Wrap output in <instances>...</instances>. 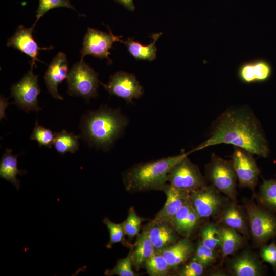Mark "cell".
I'll list each match as a JSON object with an SVG mask.
<instances>
[{
  "label": "cell",
  "instance_id": "22",
  "mask_svg": "<svg viewBox=\"0 0 276 276\" xmlns=\"http://www.w3.org/2000/svg\"><path fill=\"white\" fill-rule=\"evenodd\" d=\"M19 155H13L12 150L6 149L0 162V177L13 184L18 190L20 181L17 175H23L27 173L25 170H19L17 166V157Z\"/></svg>",
  "mask_w": 276,
  "mask_h": 276
},
{
  "label": "cell",
  "instance_id": "27",
  "mask_svg": "<svg viewBox=\"0 0 276 276\" xmlns=\"http://www.w3.org/2000/svg\"><path fill=\"white\" fill-rule=\"evenodd\" d=\"M201 240L210 249L216 250L220 247L221 228L214 223L204 226L200 232Z\"/></svg>",
  "mask_w": 276,
  "mask_h": 276
},
{
  "label": "cell",
  "instance_id": "34",
  "mask_svg": "<svg viewBox=\"0 0 276 276\" xmlns=\"http://www.w3.org/2000/svg\"><path fill=\"white\" fill-rule=\"evenodd\" d=\"M252 61L255 82H264L269 80L272 73L271 64L263 58H257Z\"/></svg>",
  "mask_w": 276,
  "mask_h": 276
},
{
  "label": "cell",
  "instance_id": "23",
  "mask_svg": "<svg viewBox=\"0 0 276 276\" xmlns=\"http://www.w3.org/2000/svg\"><path fill=\"white\" fill-rule=\"evenodd\" d=\"M161 34V33L153 34V41L148 45H143L130 38L126 41L121 40L120 42L126 45L129 53L135 59L152 61L156 58L157 49L155 42Z\"/></svg>",
  "mask_w": 276,
  "mask_h": 276
},
{
  "label": "cell",
  "instance_id": "19",
  "mask_svg": "<svg viewBox=\"0 0 276 276\" xmlns=\"http://www.w3.org/2000/svg\"><path fill=\"white\" fill-rule=\"evenodd\" d=\"M200 219L189 199L174 214L171 222L178 234L189 238Z\"/></svg>",
  "mask_w": 276,
  "mask_h": 276
},
{
  "label": "cell",
  "instance_id": "8",
  "mask_svg": "<svg viewBox=\"0 0 276 276\" xmlns=\"http://www.w3.org/2000/svg\"><path fill=\"white\" fill-rule=\"evenodd\" d=\"M29 70L21 80L11 87V95L15 103L21 109L28 113L30 111H38L41 108L38 105V96L40 93L38 76Z\"/></svg>",
  "mask_w": 276,
  "mask_h": 276
},
{
  "label": "cell",
  "instance_id": "32",
  "mask_svg": "<svg viewBox=\"0 0 276 276\" xmlns=\"http://www.w3.org/2000/svg\"><path fill=\"white\" fill-rule=\"evenodd\" d=\"M144 220L137 215L133 207L129 208L127 217L123 222L126 235L129 239H133L139 234L141 224Z\"/></svg>",
  "mask_w": 276,
  "mask_h": 276
},
{
  "label": "cell",
  "instance_id": "33",
  "mask_svg": "<svg viewBox=\"0 0 276 276\" xmlns=\"http://www.w3.org/2000/svg\"><path fill=\"white\" fill-rule=\"evenodd\" d=\"M132 261L130 252L124 258L119 259L112 269H107L104 274L107 276H135L137 274L132 269Z\"/></svg>",
  "mask_w": 276,
  "mask_h": 276
},
{
  "label": "cell",
  "instance_id": "39",
  "mask_svg": "<svg viewBox=\"0 0 276 276\" xmlns=\"http://www.w3.org/2000/svg\"><path fill=\"white\" fill-rule=\"evenodd\" d=\"M130 11H134V5L133 0H116Z\"/></svg>",
  "mask_w": 276,
  "mask_h": 276
},
{
  "label": "cell",
  "instance_id": "12",
  "mask_svg": "<svg viewBox=\"0 0 276 276\" xmlns=\"http://www.w3.org/2000/svg\"><path fill=\"white\" fill-rule=\"evenodd\" d=\"M101 84L111 95L122 98L128 102L139 98L143 94L142 86L132 74L119 71L112 75L107 84Z\"/></svg>",
  "mask_w": 276,
  "mask_h": 276
},
{
  "label": "cell",
  "instance_id": "21",
  "mask_svg": "<svg viewBox=\"0 0 276 276\" xmlns=\"http://www.w3.org/2000/svg\"><path fill=\"white\" fill-rule=\"evenodd\" d=\"M221 213V221L224 226L235 229L240 233L247 234L248 220L247 214L244 213L243 210L236 201H232L224 206Z\"/></svg>",
  "mask_w": 276,
  "mask_h": 276
},
{
  "label": "cell",
  "instance_id": "3",
  "mask_svg": "<svg viewBox=\"0 0 276 276\" xmlns=\"http://www.w3.org/2000/svg\"><path fill=\"white\" fill-rule=\"evenodd\" d=\"M190 153L137 164L124 175L126 190L129 192L161 190L166 184L170 169Z\"/></svg>",
  "mask_w": 276,
  "mask_h": 276
},
{
  "label": "cell",
  "instance_id": "29",
  "mask_svg": "<svg viewBox=\"0 0 276 276\" xmlns=\"http://www.w3.org/2000/svg\"><path fill=\"white\" fill-rule=\"evenodd\" d=\"M217 258L216 250H212L205 246L201 239L198 240L192 258V260L200 263L206 268L215 263Z\"/></svg>",
  "mask_w": 276,
  "mask_h": 276
},
{
  "label": "cell",
  "instance_id": "36",
  "mask_svg": "<svg viewBox=\"0 0 276 276\" xmlns=\"http://www.w3.org/2000/svg\"><path fill=\"white\" fill-rule=\"evenodd\" d=\"M237 74L239 79L244 83H255L252 60L242 63L238 67Z\"/></svg>",
  "mask_w": 276,
  "mask_h": 276
},
{
  "label": "cell",
  "instance_id": "5",
  "mask_svg": "<svg viewBox=\"0 0 276 276\" xmlns=\"http://www.w3.org/2000/svg\"><path fill=\"white\" fill-rule=\"evenodd\" d=\"M244 204L254 242L263 246L276 237V216L252 202Z\"/></svg>",
  "mask_w": 276,
  "mask_h": 276
},
{
  "label": "cell",
  "instance_id": "9",
  "mask_svg": "<svg viewBox=\"0 0 276 276\" xmlns=\"http://www.w3.org/2000/svg\"><path fill=\"white\" fill-rule=\"evenodd\" d=\"M189 200L200 219L214 216L221 212L224 207L219 191L212 185H206L190 192Z\"/></svg>",
  "mask_w": 276,
  "mask_h": 276
},
{
  "label": "cell",
  "instance_id": "15",
  "mask_svg": "<svg viewBox=\"0 0 276 276\" xmlns=\"http://www.w3.org/2000/svg\"><path fill=\"white\" fill-rule=\"evenodd\" d=\"M145 226L156 251L160 250L177 241L178 233L170 221L153 219Z\"/></svg>",
  "mask_w": 276,
  "mask_h": 276
},
{
  "label": "cell",
  "instance_id": "16",
  "mask_svg": "<svg viewBox=\"0 0 276 276\" xmlns=\"http://www.w3.org/2000/svg\"><path fill=\"white\" fill-rule=\"evenodd\" d=\"M230 272L235 276H260L263 274L262 263L254 253L244 250L231 259Z\"/></svg>",
  "mask_w": 276,
  "mask_h": 276
},
{
  "label": "cell",
  "instance_id": "11",
  "mask_svg": "<svg viewBox=\"0 0 276 276\" xmlns=\"http://www.w3.org/2000/svg\"><path fill=\"white\" fill-rule=\"evenodd\" d=\"M232 160L239 185L254 191L260 170L253 154L243 149L234 147Z\"/></svg>",
  "mask_w": 276,
  "mask_h": 276
},
{
  "label": "cell",
  "instance_id": "38",
  "mask_svg": "<svg viewBox=\"0 0 276 276\" xmlns=\"http://www.w3.org/2000/svg\"><path fill=\"white\" fill-rule=\"evenodd\" d=\"M260 255L263 261L276 267V244L272 242L268 245H263L260 251Z\"/></svg>",
  "mask_w": 276,
  "mask_h": 276
},
{
  "label": "cell",
  "instance_id": "17",
  "mask_svg": "<svg viewBox=\"0 0 276 276\" xmlns=\"http://www.w3.org/2000/svg\"><path fill=\"white\" fill-rule=\"evenodd\" d=\"M161 191L166 194L167 199L164 205L154 219L171 222L174 214L189 199L190 193L167 183Z\"/></svg>",
  "mask_w": 276,
  "mask_h": 276
},
{
  "label": "cell",
  "instance_id": "31",
  "mask_svg": "<svg viewBox=\"0 0 276 276\" xmlns=\"http://www.w3.org/2000/svg\"><path fill=\"white\" fill-rule=\"evenodd\" d=\"M30 139L36 141L39 147L51 148L54 144L55 133L49 129L40 126L36 120Z\"/></svg>",
  "mask_w": 276,
  "mask_h": 276
},
{
  "label": "cell",
  "instance_id": "20",
  "mask_svg": "<svg viewBox=\"0 0 276 276\" xmlns=\"http://www.w3.org/2000/svg\"><path fill=\"white\" fill-rule=\"evenodd\" d=\"M156 249L150 239L145 226L142 233L137 235L130 254L133 266L137 269L144 266L146 262L155 252Z\"/></svg>",
  "mask_w": 276,
  "mask_h": 276
},
{
  "label": "cell",
  "instance_id": "28",
  "mask_svg": "<svg viewBox=\"0 0 276 276\" xmlns=\"http://www.w3.org/2000/svg\"><path fill=\"white\" fill-rule=\"evenodd\" d=\"M259 197L265 206L276 211V179L263 180L260 187Z\"/></svg>",
  "mask_w": 276,
  "mask_h": 276
},
{
  "label": "cell",
  "instance_id": "1",
  "mask_svg": "<svg viewBox=\"0 0 276 276\" xmlns=\"http://www.w3.org/2000/svg\"><path fill=\"white\" fill-rule=\"evenodd\" d=\"M220 144L233 145L263 158L270 152L259 121L245 105L232 106L220 114L213 122L208 138L190 152Z\"/></svg>",
  "mask_w": 276,
  "mask_h": 276
},
{
  "label": "cell",
  "instance_id": "30",
  "mask_svg": "<svg viewBox=\"0 0 276 276\" xmlns=\"http://www.w3.org/2000/svg\"><path fill=\"white\" fill-rule=\"evenodd\" d=\"M103 222L106 226L110 235V239L106 245V247L110 249L114 244L118 243L123 244L126 235L123 222L115 223L108 218H105Z\"/></svg>",
  "mask_w": 276,
  "mask_h": 276
},
{
  "label": "cell",
  "instance_id": "6",
  "mask_svg": "<svg viewBox=\"0 0 276 276\" xmlns=\"http://www.w3.org/2000/svg\"><path fill=\"white\" fill-rule=\"evenodd\" d=\"M66 82L68 93L71 95L89 99L97 95L99 85L97 74L83 60L73 65Z\"/></svg>",
  "mask_w": 276,
  "mask_h": 276
},
{
  "label": "cell",
  "instance_id": "14",
  "mask_svg": "<svg viewBox=\"0 0 276 276\" xmlns=\"http://www.w3.org/2000/svg\"><path fill=\"white\" fill-rule=\"evenodd\" d=\"M68 73V62L66 55L59 52L53 58L44 75L47 89L54 98L63 99L58 93V86L67 78Z\"/></svg>",
  "mask_w": 276,
  "mask_h": 276
},
{
  "label": "cell",
  "instance_id": "24",
  "mask_svg": "<svg viewBox=\"0 0 276 276\" xmlns=\"http://www.w3.org/2000/svg\"><path fill=\"white\" fill-rule=\"evenodd\" d=\"M221 228L220 248L223 258L236 253L242 246L243 238L240 233L228 227Z\"/></svg>",
  "mask_w": 276,
  "mask_h": 276
},
{
  "label": "cell",
  "instance_id": "18",
  "mask_svg": "<svg viewBox=\"0 0 276 276\" xmlns=\"http://www.w3.org/2000/svg\"><path fill=\"white\" fill-rule=\"evenodd\" d=\"M195 247L189 238H184L158 251L164 257L170 269L184 263L194 253Z\"/></svg>",
  "mask_w": 276,
  "mask_h": 276
},
{
  "label": "cell",
  "instance_id": "4",
  "mask_svg": "<svg viewBox=\"0 0 276 276\" xmlns=\"http://www.w3.org/2000/svg\"><path fill=\"white\" fill-rule=\"evenodd\" d=\"M205 178L232 201H236L238 179L232 159L226 160L212 153L210 162L205 165Z\"/></svg>",
  "mask_w": 276,
  "mask_h": 276
},
{
  "label": "cell",
  "instance_id": "7",
  "mask_svg": "<svg viewBox=\"0 0 276 276\" xmlns=\"http://www.w3.org/2000/svg\"><path fill=\"white\" fill-rule=\"evenodd\" d=\"M198 166L186 156L169 171L167 181L174 187L189 193L207 185Z\"/></svg>",
  "mask_w": 276,
  "mask_h": 276
},
{
  "label": "cell",
  "instance_id": "26",
  "mask_svg": "<svg viewBox=\"0 0 276 276\" xmlns=\"http://www.w3.org/2000/svg\"><path fill=\"white\" fill-rule=\"evenodd\" d=\"M144 267L150 276L167 275L170 270V267L165 259L156 250L146 262Z\"/></svg>",
  "mask_w": 276,
  "mask_h": 276
},
{
  "label": "cell",
  "instance_id": "37",
  "mask_svg": "<svg viewBox=\"0 0 276 276\" xmlns=\"http://www.w3.org/2000/svg\"><path fill=\"white\" fill-rule=\"evenodd\" d=\"M205 267L200 263L191 260L183 266L177 273L179 276H200L204 271Z\"/></svg>",
  "mask_w": 276,
  "mask_h": 276
},
{
  "label": "cell",
  "instance_id": "10",
  "mask_svg": "<svg viewBox=\"0 0 276 276\" xmlns=\"http://www.w3.org/2000/svg\"><path fill=\"white\" fill-rule=\"evenodd\" d=\"M121 37L114 36L110 30L108 33L88 28L80 51L81 60H83L86 55H91L100 59H107L108 63H111L109 50L112 48L114 42L121 41Z\"/></svg>",
  "mask_w": 276,
  "mask_h": 276
},
{
  "label": "cell",
  "instance_id": "25",
  "mask_svg": "<svg viewBox=\"0 0 276 276\" xmlns=\"http://www.w3.org/2000/svg\"><path fill=\"white\" fill-rule=\"evenodd\" d=\"M79 137H80V135H76L63 129L55 133L53 144L54 148L59 153L61 154H64L67 152L75 153L79 149Z\"/></svg>",
  "mask_w": 276,
  "mask_h": 276
},
{
  "label": "cell",
  "instance_id": "2",
  "mask_svg": "<svg viewBox=\"0 0 276 276\" xmlns=\"http://www.w3.org/2000/svg\"><path fill=\"white\" fill-rule=\"evenodd\" d=\"M119 111L103 107L85 115L80 125L83 138L91 146L108 149L127 124Z\"/></svg>",
  "mask_w": 276,
  "mask_h": 276
},
{
  "label": "cell",
  "instance_id": "13",
  "mask_svg": "<svg viewBox=\"0 0 276 276\" xmlns=\"http://www.w3.org/2000/svg\"><path fill=\"white\" fill-rule=\"evenodd\" d=\"M34 27V25L30 28L20 25L7 43V47L14 48L31 58V68L36 66V61H40L37 58L39 50H50L53 48H41L37 44L33 37Z\"/></svg>",
  "mask_w": 276,
  "mask_h": 276
},
{
  "label": "cell",
  "instance_id": "35",
  "mask_svg": "<svg viewBox=\"0 0 276 276\" xmlns=\"http://www.w3.org/2000/svg\"><path fill=\"white\" fill-rule=\"evenodd\" d=\"M59 7L68 8L75 10L69 0H39L38 7L36 11V20L33 25L35 26L39 19L50 10Z\"/></svg>",
  "mask_w": 276,
  "mask_h": 276
}]
</instances>
